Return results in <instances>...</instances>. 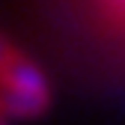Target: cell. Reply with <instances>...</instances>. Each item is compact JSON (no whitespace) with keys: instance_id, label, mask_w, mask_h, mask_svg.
I'll return each instance as SVG.
<instances>
[{"instance_id":"obj_1","label":"cell","mask_w":125,"mask_h":125,"mask_svg":"<svg viewBox=\"0 0 125 125\" xmlns=\"http://www.w3.org/2000/svg\"><path fill=\"white\" fill-rule=\"evenodd\" d=\"M74 33L98 60L125 66V0H60Z\"/></svg>"},{"instance_id":"obj_2","label":"cell","mask_w":125,"mask_h":125,"mask_svg":"<svg viewBox=\"0 0 125 125\" xmlns=\"http://www.w3.org/2000/svg\"><path fill=\"white\" fill-rule=\"evenodd\" d=\"M51 107L48 77L12 39L3 42V110L6 116L36 119Z\"/></svg>"}]
</instances>
